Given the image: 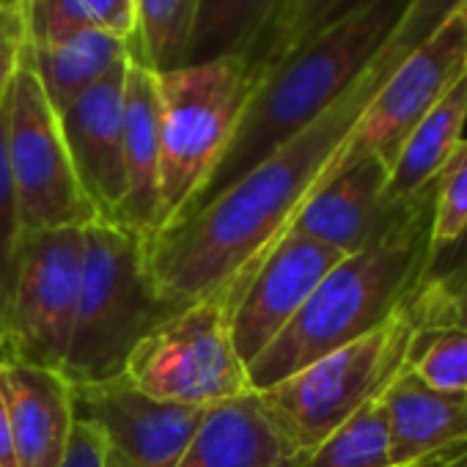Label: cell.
Returning <instances> with one entry per match:
<instances>
[{"label":"cell","mask_w":467,"mask_h":467,"mask_svg":"<svg viewBox=\"0 0 467 467\" xmlns=\"http://www.w3.org/2000/svg\"><path fill=\"white\" fill-rule=\"evenodd\" d=\"M385 80V75L368 67L306 130L195 214L160 234L149 248V270L157 297L171 314L217 292H225L234 303L243 284L319 187L333 157Z\"/></svg>","instance_id":"6da1fadb"},{"label":"cell","mask_w":467,"mask_h":467,"mask_svg":"<svg viewBox=\"0 0 467 467\" xmlns=\"http://www.w3.org/2000/svg\"><path fill=\"white\" fill-rule=\"evenodd\" d=\"M404 9L407 0H371L275 64L248 99L237 132L217 160L212 176L173 225L217 198L344 97L379 56Z\"/></svg>","instance_id":"7a4b0ae2"},{"label":"cell","mask_w":467,"mask_h":467,"mask_svg":"<svg viewBox=\"0 0 467 467\" xmlns=\"http://www.w3.org/2000/svg\"><path fill=\"white\" fill-rule=\"evenodd\" d=\"M431 212L434 201L388 240L344 256L319 281L297 317L248 366L254 393L371 333L423 289L431 256Z\"/></svg>","instance_id":"3957f363"},{"label":"cell","mask_w":467,"mask_h":467,"mask_svg":"<svg viewBox=\"0 0 467 467\" xmlns=\"http://www.w3.org/2000/svg\"><path fill=\"white\" fill-rule=\"evenodd\" d=\"M423 289L371 333L333 349L292 377L259 390V404L292 453H308L360 407L379 399L407 366L415 333L426 325Z\"/></svg>","instance_id":"277c9868"},{"label":"cell","mask_w":467,"mask_h":467,"mask_svg":"<svg viewBox=\"0 0 467 467\" xmlns=\"http://www.w3.org/2000/svg\"><path fill=\"white\" fill-rule=\"evenodd\" d=\"M168 314L149 270V245L121 225H86L78 317L61 374L72 388L124 377L138 341Z\"/></svg>","instance_id":"5b68a950"},{"label":"cell","mask_w":467,"mask_h":467,"mask_svg":"<svg viewBox=\"0 0 467 467\" xmlns=\"http://www.w3.org/2000/svg\"><path fill=\"white\" fill-rule=\"evenodd\" d=\"M160 99L157 237L201 192L231 143L259 78L243 58L154 72Z\"/></svg>","instance_id":"8992f818"},{"label":"cell","mask_w":467,"mask_h":467,"mask_svg":"<svg viewBox=\"0 0 467 467\" xmlns=\"http://www.w3.org/2000/svg\"><path fill=\"white\" fill-rule=\"evenodd\" d=\"M124 377L149 399L198 410L254 393L234 349L228 295H206L168 314L138 341Z\"/></svg>","instance_id":"52a82bcc"},{"label":"cell","mask_w":467,"mask_h":467,"mask_svg":"<svg viewBox=\"0 0 467 467\" xmlns=\"http://www.w3.org/2000/svg\"><path fill=\"white\" fill-rule=\"evenodd\" d=\"M83 237L86 228L28 231L23 237L0 363L64 371L78 317Z\"/></svg>","instance_id":"ba28073f"},{"label":"cell","mask_w":467,"mask_h":467,"mask_svg":"<svg viewBox=\"0 0 467 467\" xmlns=\"http://www.w3.org/2000/svg\"><path fill=\"white\" fill-rule=\"evenodd\" d=\"M9 168L26 234L86 228L97 223L75 176L58 113L53 110L28 53L23 56L9 97Z\"/></svg>","instance_id":"9c48e42d"},{"label":"cell","mask_w":467,"mask_h":467,"mask_svg":"<svg viewBox=\"0 0 467 467\" xmlns=\"http://www.w3.org/2000/svg\"><path fill=\"white\" fill-rule=\"evenodd\" d=\"M467 72V28L462 12L451 17L426 45L410 53L377 88L349 138L333 157L319 187L352 162L377 154L393 162L404 138Z\"/></svg>","instance_id":"30bf717a"},{"label":"cell","mask_w":467,"mask_h":467,"mask_svg":"<svg viewBox=\"0 0 467 467\" xmlns=\"http://www.w3.org/2000/svg\"><path fill=\"white\" fill-rule=\"evenodd\" d=\"M72 396L75 418L102 431L108 467H176L206 415L149 399L127 377L72 388Z\"/></svg>","instance_id":"8fae6325"},{"label":"cell","mask_w":467,"mask_h":467,"mask_svg":"<svg viewBox=\"0 0 467 467\" xmlns=\"http://www.w3.org/2000/svg\"><path fill=\"white\" fill-rule=\"evenodd\" d=\"M341 259V251L297 231H286L267 251L231 303V338L245 366L278 338Z\"/></svg>","instance_id":"7c38bea8"},{"label":"cell","mask_w":467,"mask_h":467,"mask_svg":"<svg viewBox=\"0 0 467 467\" xmlns=\"http://www.w3.org/2000/svg\"><path fill=\"white\" fill-rule=\"evenodd\" d=\"M388 171L390 165L377 154L352 162L311 192L286 231L308 234V237L341 251L344 256L388 240L426 203L434 201L437 190L434 184L412 203H390L385 198Z\"/></svg>","instance_id":"4fadbf2b"},{"label":"cell","mask_w":467,"mask_h":467,"mask_svg":"<svg viewBox=\"0 0 467 467\" xmlns=\"http://www.w3.org/2000/svg\"><path fill=\"white\" fill-rule=\"evenodd\" d=\"M130 64V61H127ZM127 64L108 72L58 113L61 135L80 190L94 209L97 223L119 225L127 176H124V80Z\"/></svg>","instance_id":"5bb4252c"},{"label":"cell","mask_w":467,"mask_h":467,"mask_svg":"<svg viewBox=\"0 0 467 467\" xmlns=\"http://www.w3.org/2000/svg\"><path fill=\"white\" fill-rule=\"evenodd\" d=\"M379 401L388 415L393 467H410L467 442V390L431 388L404 366Z\"/></svg>","instance_id":"9a60e30c"},{"label":"cell","mask_w":467,"mask_h":467,"mask_svg":"<svg viewBox=\"0 0 467 467\" xmlns=\"http://www.w3.org/2000/svg\"><path fill=\"white\" fill-rule=\"evenodd\" d=\"M6 374L17 467H61L75 426L72 385L61 371L0 363Z\"/></svg>","instance_id":"2e32d148"},{"label":"cell","mask_w":467,"mask_h":467,"mask_svg":"<svg viewBox=\"0 0 467 467\" xmlns=\"http://www.w3.org/2000/svg\"><path fill=\"white\" fill-rule=\"evenodd\" d=\"M124 176L119 225L151 248L160 206V99L154 72L132 58L124 80Z\"/></svg>","instance_id":"e0dca14e"},{"label":"cell","mask_w":467,"mask_h":467,"mask_svg":"<svg viewBox=\"0 0 467 467\" xmlns=\"http://www.w3.org/2000/svg\"><path fill=\"white\" fill-rule=\"evenodd\" d=\"M292 448L267 420L259 396L248 393L206 410L176 467H275Z\"/></svg>","instance_id":"ac0fdd59"},{"label":"cell","mask_w":467,"mask_h":467,"mask_svg":"<svg viewBox=\"0 0 467 467\" xmlns=\"http://www.w3.org/2000/svg\"><path fill=\"white\" fill-rule=\"evenodd\" d=\"M467 124V72L445 91V97L415 124V130L399 146L385 184L390 203H412L426 195L456 146L464 138Z\"/></svg>","instance_id":"d6986e66"},{"label":"cell","mask_w":467,"mask_h":467,"mask_svg":"<svg viewBox=\"0 0 467 467\" xmlns=\"http://www.w3.org/2000/svg\"><path fill=\"white\" fill-rule=\"evenodd\" d=\"M26 53L53 110L61 113L108 72L127 64L132 47L99 28H83L50 42H28Z\"/></svg>","instance_id":"ffe728a7"},{"label":"cell","mask_w":467,"mask_h":467,"mask_svg":"<svg viewBox=\"0 0 467 467\" xmlns=\"http://www.w3.org/2000/svg\"><path fill=\"white\" fill-rule=\"evenodd\" d=\"M284 0H195L182 67L248 58Z\"/></svg>","instance_id":"44dd1931"},{"label":"cell","mask_w":467,"mask_h":467,"mask_svg":"<svg viewBox=\"0 0 467 467\" xmlns=\"http://www.w3.org/2000/svg\"><path fill=\"white\" fill-rule=\"evenodd\" d=\"M366 4H371V0H284L275 20L270 23L254 53L245 58V64L262 80L286 56L317 39L330 26L355 15Z\"/></svg>","instance_id":"7402d4cb"},{"label":"cell","mask_w":467,"mask_h":467,"mask_svg":"<svg viewBox=\"0 0 467 467\" xmlns=\"http://www.w3.org/2000/svg\"><path fill=\"white\" fill-rule=\"evenodd\" d=\"M297 467H393L388 415L379 399L360 407L317 448L297 456Z\"/></svg>","instance_id":"603a6c76"},{"label":"cell","mask_w":467,"mask_h":467,"mask_svg":"<svg viewBox=\"0 0 467 467\" xmlns=\"http://www.w3.org/2000/svg\"><path fill=\"white\" fill-rule=\"evenodd\" d=\"M195 15V0H135V39L132 61L151 72H168L182 67L190 28Z\"/></svg>","instance_id":"cb8c5ba5"},{"label":"cell","mask_w":467,"mask_h":467,"mask_svg":"<svg viewBox=\"0 0 467 467\" xmlns=\"http://www.w3.org/2000/svg\"><path fill=\"white\" fill-rule=\"evenodd\" d=\"M407 366L431 388L467 390V330L453 325H429L426 319L410 344Z\"/></svg>","instance_id":"d4e9b609"},{"label":"cell","mask_w":467,"mask_h":467,"mask_svg":"<svg viewBox=\"0 0 467 467\" xmlns=\"http://www.w3.org/2000/svg\"><path fill=\"white\" fill-rule=\"evenodd\" d=\"M23 237L26 228H23L20 203L12 182V168H9V99H6L0 105V341L6 336Z\"/></svg>","instance_id":"484cf974"},{"label":"cell","mask_w":467,"mask_h":467,"mask_svg":"<svg viewBox=\"0 0 467 467\" xmlns=\"http://www.w3.org/2000/svg\"><path fill=\"white\" fill-rule=\"evenodd\" d=\"M464 4L467 0H407V9L399 26L393 28L371 67L388 78L410 53L426 45L451 17H456L464 9Z\"/></svg>","instance_id":"4316f807"},{"label":"cell","mask_w":467,"mask_h":467,"mask_svg":"<svg viewBox=\"0 0 467 467\" xmlns=\"http://www.w3.org/2000/svg\"><path fill=\"white\" fill-rule=\"evenodd\" d=\"M467 225V138L437 176L431 212V254L445 251Z\"/></svg>","instance_id":"83f0119b"},{"label":"cell","mask_w":467,"mask_h":467,"mask_svg":"<svg viewBox=\"0 0 467 467\" xmlns=\"http://www.w3.org/2000/svg\"><path fill=\"white\" fill-rule=\"evenodd\" d=\"M28 45V0L0 4V105L12 94Z\"/></svg>","instance_id":"f1b7e54d"},{"label":"cell","mask_w":467,"mask_h":467,"mask_svg":"<svg viewBox=\"0 0 467 467\" xmlns=\"http://www.w3.org/2000/svg\"><path fill=\"white\" fill-rule=\"evenodd\" d=\"M467 281V225L459 237L445 248L429 256L426 281L423 286H431L434 292H453Z\"/></svg>","instance_id":"f546056e"},{"label":"cell","mask_w":467,"mask_h":467,"mask_svg":"<svg viewBox=\"0 0 467 467\" xmlns=\"http://www.w3.org/2000/svg\"><path fill=\"white\" fill-rule=\"evenodd\" d=\"M83 12L88 15L91 26L119 36L124 42L135 39V28H138V17H135V0H80Z\"/></svg>","instance_id":"4dcf8cb0"},{"label":"cell","mask_w":467,"mask_h":467,"mask_svg":"<svg viewBox=\"0 0 467 467\" xmlns=\"http://www.w3.org/2000/svg\"><path fill=\"white\" fill-rule=\"evenodd\" d=\"M61 467H108L105 437L94 423L75 418Z\"/></svg>","instance_id":"1f68e13d"},{"label":"cell","mask_w":467,"mask_h":467,"mask_svg":"<svg viewBox=\"0 0 467 467\" xmlns=\"http://www.w3.org/2000/svg\"><path fill=\"white\" fill-rule=\"evenodd\" d=\"M423 300L429 325H453L467 330V281L445 295L434 292L431 286H423Z\"/></svg>","instance_id":"d6a6232c"},{"label":"cell","mask_w":467,"mask_h":467,"mask_svg":"<svg viewBox=\"0 0 467 467\" xmlns=\"http://www.w3.org/2000/svg\"><path fill=\"white\" fill-rule=\"evenodd\" d=\"M0 467H17L15 440H12V415H9V396H6V374L0 366Z\"/></svg>","instance_id":"836d02e7"},{"label":"cell","mask_w":467,"mask_h":467,"mask_svg":"<svg viewBox=\"0 0 467 467\" xmlns=\"http://www.w3.org/2000/svg\"><path fill=\"white\" fill-rule=\"evenodd\" d=\"M410 467H467V442L464 445H453L431 459H423L418 464H410Z\"/></svg>","instance_id":"e575fe53"},{"label":"cell","mask_w":467,"mask_h":467,"mask_svg":"<svg viewBox=\"0 0 467 467\" xmlns=\"http://www.w3.org/2000/svg\"><path fill=\"white\" fill-rule=\"evenodd\" d=\"M275 467H297V456H292V459H286V462H281Z\"/></svg>","instance_id":"d590c367"},{"label":"cell","mask_w":467,"mask_h":467,"mask_svg":"<svg viewBox=\"0 0 467 467\" xmlns=\"http://www.w3.org/2000/svg\"><path fill=\"white\" fill-rule=\"evenodd\" d=\"M462 17H464V28H467V4H464V9H462Z\"/></svg>","instance_id":"8d00e7d4"},{"label":"cell","mask_w":467,"mask_h":467,"mask_svg":"<svg viewBox=\"0 0 467 467\" xmlns=\"http://www.w3.org/2000/svg\"><path fill=\"white\" fill-rule=\"evenodd\" d=\"M0 4H6V0H0Z\"/></svg>","instance_id":"74e56055"}]
</instances>
